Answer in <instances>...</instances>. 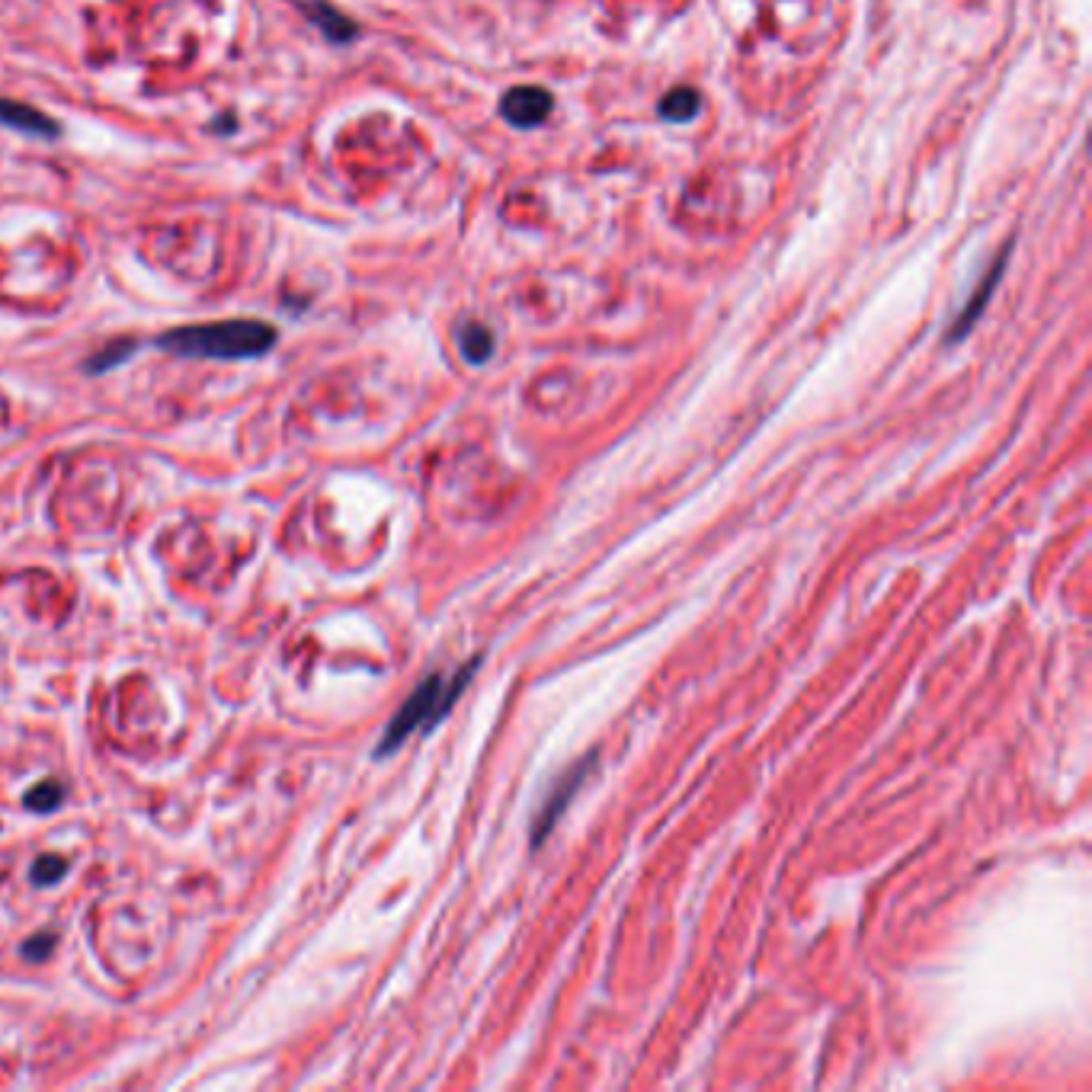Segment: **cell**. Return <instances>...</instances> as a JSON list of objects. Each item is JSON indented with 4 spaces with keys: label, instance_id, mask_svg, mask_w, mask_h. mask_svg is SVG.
<instances>
[{
    "label": "cell",
    "instance_id": "6da1fadb",
    "mask_svg": "<svg viewBox=\"0 0 1092 1092\" xmlns=\"http://www.w3.org/2000/svg\"><path fill=\"white\" fill-rule=\"evenodd\" d=\"M158 346L186 356V359H256L267 356L276 346V328L267 320H250V317H234V320H212V324H192V328H176L158 337Z\"/></svg>",
    "mask_w": 1092,
    "mask_h": 1092
},
{
    "label": "cell",
    "instance_id": "3957f363",
    "mask_svg": "<svg viewBox=\"0 0 1092 1092\" xmlns=\"http://www.w3.org/2000/svg\"><path fill=\"white\" fill-rule=\"evenodd\" d=\"M590 769H593V756H587L584 762L570 765L567 773L554 782V789L548 792V798H545V804H542L539 817H536V826H532V843H536V846L545 843V837L551 833V826L561 820V814H564V807L570 804V798L576 795V789H581L584 779L590 776Z\"/></svg>",
    "mask_w": 1092,
    "mask_h": 1092
},
{
    "label": "cell",
    "instance_id": "5b68a950",
    "mask_svg": "<svg viewBox=\"0 0 1092 1092\" xmlns=\"http://www.w3.org/2000/svg\"><path fill=\"white\" fill-rule=\"evenodd\" d=\"M0 125H10V128H17V132L39 135V139H55L58 135V122L55 119H48L36 106L14 103V100H0Z\"/></svg>",
    "mask_w": 1092,
    "mask_h": 1092
},
{
    "label": "cell",
    "instance_id": "4fadbf2b",
    "mask_svg": "<svg viewBox=\"0 0 1092 1092\" xmlns=\"http://www.w3.org/2000/svg\"><path fill=\"white\" fill-rule=\"evenodd\" d=\"M51 948H55V939L51 936H36V939H29L26 945H23V954L29 958V961H45L48 954H51Z\"/></svg>",
    "mask_w": 1092,
    "mask_h": 1092
},
{
    "label": "cell",
    "instance_id": "8fae6325",
    "mask_svg": "<svg viewBox=\"0 0 1092 1092\" xmlns=\"http://www.w3.org/2000/svg\"><path fill=\"white\" fill-rule=\"evenodd\" d=\"M64 875H68V862H64L61 856H42V859L33 865V884H39V887L55 884V881H61Z\"/></svg>",
    "mask_w": 1092,
    "mask_h": 1092
},
{
    "label": "cell",
    "instance_id": "8992f818",
    "mask_svg": "<svg viewBox=\"0 0 1092 1092\" xmlns=\"http://www.w3.org/2000/svg\"><path fill=\"white\" fill-rule=\"evenodd\" d=\"M304 10H308V17L314 20V26H317L320 33H324L331 42H350V39H356V23H353L350 17H343L337 7L324 4V0H308Z\"/></svg>",
    "mask_w": 1092,
    "mask_h": 1092
},
{
    "label": "cell",
    "instance_id": "ba28073f",
    "mask_svg": "<svg viewBox=\"0 0 1092 1092\" xmlns=\"http://www.w3.org/2000/svg\"><path fill=\"white\" fill-rule=\"evenodd\" d=\"M698 109H701V97H698V90H692V87H676V90H670V93L657 103V112H660V119H667V122H689V119L698 116Z\"/></svg>",
    "mask_w": 1092,
    "mask_h": 1092
},
{
    "label": "cell",
    "instance_id": "7a4b0ae2",
    "mask_svg": "<svg viewBox=\"0 0 1092 1092\" xmlns=\"http://www.w3.org/2000/svg\"><path fill=\"white\" fill-rule=\"evenodd\" d=\"M481 660H468L465 667H459L456 673H429L414 692L411 698L398 709V715L384 728L375 756H388L395 753L407 737H414L417 731H433L442 718H448V712L456 709V701L462 698V692L468 689L475 670Z\"/></svg>",
    "mask_w": 1092,
    "mask_h": 1092
},
{
    "label": "cell",
    "instance_id": "30bf717a",
    "mask_svg": "<svg viewBox=\"0 0 1092 1092\" xmlns=\"http://www.w3.org/2000/svg\"><path fill=\"white\" fill-rule=\"evenodd\" d=\"M61 801H64L61 782H42V785H36V789L26 795V807H33L36 814H48V811H55Z\"/></svg>",
    "mask_w": 1092,
    "mask_h": 1092
},
{
    "label": "cell",
    "instance_id": "7c38bea8",
    "mask_svg": "<svg viewBox=\"0 0 1092 1092\" xmlns=\"http://www.w3.org/2000/svg\"><path fill=\"white\" fill-rule=\"evenodd\" d=\"M135 353V343H128V340H119V343H112L109 350H103V353H97L93 359H90V372H106V369H116L119 362H125L128 356H132Z\"/></svg>",
    "mask_w": 1092,
    "mask_h": 1092
},
{
    "label": "cell",
    "instance_id": "277c9868",
    "mask_svg": "<svg viewBox=\"0 0 1092 1092\" xmlns=\"http://www.w3.org/2000/svg\"><path fill=\"white\" fill-rule=\"evenodd\" d=\"M554 100L542 87H512L500 100V116L517 128H536L548 119Z\"/></svg>",
    "mask_w": 1092,
    "mask_h": 1092
},
{
    "label": "cell",
    "instance_id": "9c48e42d",
    "mask_svg": "<svg viewBox=\"0 0 1092 1092\" xmlns=\"http://www.w3.org/2000/svg\"><path fill=\"white\" fill-rule=\"evenodd\" d=\"M459 346H462V356L468 362L481 365L494 356V334L484 324H465L459 331Z\"/></svg>",
    "mask_w": 1092,
    "mask_h": 1092
},
{
    "label": "cell",
    "instance_id": "52a82bcc",
    "mask_svg": "<svg viewBox=\"0 0 1092 1092\" xmlns=\"http://www.w3.org/2000/svg\"><path fill=\"white\" fill-rule=\"evenodd\" d=\"M1006 270V253L1000 256V260H996V267H993V273L990 276H984V282H981V289H978V295L971 298V304L965 308V311H961L958 314V320H954V328H951V334H948V343H954V340H961V337H965L971 328H974V320L981 317V311H984V304L990 301V295H993V286H996V279H1000V273Z\"/></svg>",
    "mask_w": 1092,
    "mask_h": 1092
}]
</instances>
